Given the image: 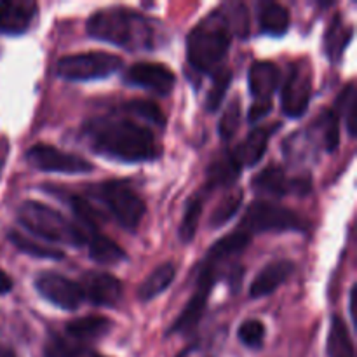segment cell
<instances>
[{
	"mask_svg": "<svg viewBox=\"0 0 357 357\" xmlns=\"http://www.w3.org/2000/svg\"><path fill=\"white\" fill-rule=\"evenodd\" d=\"M82 131L93 152L117 162H152L160 157V146L152 129L119 112L91 119Z\"/></svg>",
	"mask_w": 357,
	"mask_h": 357,
	"instance_id": "1",
	"label": "cell"
},
{
	"mask_svg": "<svg viewBox=\"0 0 357 357\" xmlns=\"http://www.w3.org/2000/svg\"><path fill=\"white\" fill-rule=\"evenodd\" d=\"M89 37L128 51H149L155 47V28L142 13L128 7H105L87 20Z\"/></svg>",
	"mask_w": 357,
	"mask_h": 357,
	"instance_id": "2",
	"label": "cell"
},
{
	"mask_svg": "<svg viewBox=\"0 0 357 357\" xmlns=\"http://www.w3.org/2000/svg\"><path fill=\"white\" fill-rule=\"evenodd\" d=\"M232 37L222 10L204 17L187 37V59L192 68L211 75L222 68L232 45Z\"/></svg>",
	"mask_w": 357,
	"mask_h": 357,
	"instance_id": "3",
	"label": "cell"
},
{
	"mask_svg": "<svg viewBox=\"0 0 357 357\" xmlns=\"http://www.w3.org/2000/svg\"><path fill=\"white\" fill-rule=\"evenodd\" d=\"M17 222L35 237L68 246H84V237L75 222L66 220L58 209L38 201H24L17 209Z\"/></svg>",
	"mask_w": 357,
	"mask_h": 357,
	"instance_id": "4",
	"label": "cell"
},
{
	"mask_svg": "<svg viewBox=\"0 0 357 357\" xmlns=\"http://www.w3.org/2000/svg\"><path fill=\"white\" fill-rule=\"evenodd\" d=\"M94 197L108 209L115 222L128 232L138 230L143 216L146 213V204L131 188L128 181L112 180L103 181L91 188Z\"/></svg>",
	"mask_w": 357,
	"mask_h": 357,
	"instance_id": "5",
	"label": "cell"
},
{
	"mask_svg": "<svg viewBox=\"0 0 357 357\" xmlns=\"http://www.w3.org/2000/svg\"><path fill=\"white\" fill-rule=\"evenodd\" d=\"M239 227L253 236L264 232H305L309 223L298 213L284 206L271 201H255L248 206Z\"/></svg>",
	"mask_w": 357,
	"mask_h": 357,
	"instance_id": "6",
	"label": "cell"
},
{
	"mask_svg": "<svg viewBox=\"0 0 357 357\" xmlns=\"http://www.w3.org/2000/svg\"><path fill=\"white\" fill-rule=\"evenodd\" d=\"M122 65L124 61L117 54L89 51L61 58L56 65V73L61 79L72 80V82H87V80L107 79V77L117 73Z\"/></svg>",
	"mask_w": 357,
	"mask_h": 357,
	"instance_id": "7",
	"label": "cell"
},
{
	"mask_svg": "<svg viewBox=\"0 0 357 357\" xmlns=\"http://www.w3.org/2000/svg\"><path fill=\"white\" fill-rule=\"evenodd\" d=\"M218 279L220 268L215 267L211 261L202 260V264L199 265V278L197 282H195L194 295L188 300L187 305L183 307L180 316L173 321L171 328L167 330V335H187L192 333L199 326L201 319L204 317L206 309H208L209 296H211V291Z\"/></svg>",
	"mask_w": 357,
	"mask_h": 357,
	"instance_id": "8",
	"label": "cell"
},
{
	"mask_svg": "<svg viewBox=\"0 0 357 357\" xmlns=\"http://www.w3.org/2000/svg\"><path fill=\"white\" fill-rule=\"evenodd\" d=\"M26 162L42 173L87 174L94 169L93 164L75 153L63 152L52 145L38 143L26 150Z\"/></svg>",
	"mask_w": 357,
	"mask_h": 357,
	"instance_id": "9",
	"label": "cell"
},
{
	"mask_svg": "<svg viewBox=\"0 0 357 357\" xmlns=\"http://www.w3.org/2000/svg\"><path fill=\"white\" fill-rule=\"evenodd\" d=\"M38 295L61 310H77L86 298L79 282L54 271H44L37 274L33 281Z\"/></svg>",
	"mask_w": 357,
	"mask_h": 357,
	"instance_id": "10",
	"label": "cell"
},
{
	"mask_svg": "<svg viewBox=\"0 0 357 357\" xmlns=\"http://www.w3.org/2000/svg\"><path fill=\"white\" fill-rule=\"evenodd\" d=\"M124 82L132 87H142L157 96H167L176 86V75L162 63L139 61L129 66L124 73Z\"/></svg>",
	"mask_w": 357,
	"mask_h": 357,
	"instance_id": "11",
	"label": "cell"
},
{
	"mask_svg": "<svg viewBox=\"0 0 357 357\" xmlns=\"http://www.w3.org/2000/svg\"><path fill=\"white\" fill-rule=\"evenodd\" d=\"M310 98H312V77H310L307 66H303L302 63H296L289 70V75L286 77V82L282 86V114L289 119L302 117L309 108Z\"/></svg>",
	"mask_w": 357,
	"mask_h": 357,
	"instance_id": "12",
	"label": "cell"
},
{
	"mask_svg": "<svg viewBox=\"0 0 357 357\" xmlns=\"http://www.w3.org/2000/svg\"><path fill=\"white\" fill-rule=\"evenodd\" d=\"M255 194L265 197H284L288 194L305 195L312 190L310 178H289L282 167L268 166L251 181Z\"/></svg>",
	"mask_w": 357,
	"mask_h": 357,
	"instance_id": "13",
	"label": "cell"
},
{
	"mask_svg": "<svg viewBox=\"0 0 357 357\" xmlns=\"http://www.w3.org/2000/svg\"><path fill=\"white\" fill-rule=\"evenodd\" d=\"M80 288L84 298L94 307H108L114 309L122 298V284L115 275L101 271H89L84 274Z\"/></svg>",
	"mask_w": 357,
	"mask_h": 357,
	"instance_id": "14",
	"label": "cell"
},
{
	"mask_svg": "<svg viewBox=\"0 0 357 357\" xmlns=\"http://www.w3.org/2000/svg\"><path fill=\"white\" fill-rule=\"evenodd\" d=\"M281 124H271V126H257L250 135L246 136L244 142L229 150V155L232 157L234 162L243 169V167H253L264 159L265 152H267L268 139L272 138L275 131Z\"/></svg>",
	"mask_w": 357,
	"mask_h": 357,
	"instance_id": "15",
	"label": "cell"
},
{
	"mask_svg": "<svg viewBox=\"0 0 357 357\" xmlns=\"http://www.w3.org/2000/svg\"><path fill=\"white\" fill-rule=\"evenodd\" d=\"M37 13V2H31V0H3V2H0V33H24L30 28Z\"/></svg>",
	"mask_w": 357,
	"mask_h": 357,
	"instance_id": "16",
	"label": "cell"
},
{
	"mask_svg": "<svg viewBox=\"0 0 357 357\" xmlns=\"http://www.w3.org/2000/svg\"><path fill=\"white\" fill-rule=\"evenodd\" d=\"M295 271V264L289 260H275L265 265L257 278L253 279L250 286V296L251 298H264V296L272 295L275 289L281 288L289 275Z\"/></svg>",
	"mask_w": 357,
	"mask_h": 357,
	"instance_id": "17",
	"label": "cell"
},
{
	"mask_svg": "<svg viewBox=\"0 0 357 357\" xmlns=\"http://www.w3.org/2000/svg\"><path fill=\"white\" fill-rule=\"evenodd\" d=\"M279 80H281V70L272 61H255L250 66L248 84L255 101H272V94L278 89Z\"/></svg>",
	"mask_w": 357,
	"mask_h": 357,
	"instance_id": "18",
	"label": "cell"
},
{
	"mask_svg": "<svg viewBox=\"0 0 357 357\" xmlns=\"http://www.w3.org/2000/svg\"><path fill=\"white\" fill-rule=\"evenodd\" d=\"M114 328V321L105 316H84L79 319L70 321L65 326L63 333L72 338L73 342L87 347L93 342L100 340L108 335Z\"/></svg>",
	"mask_w": 357,
	"mask_h": 357,
	"instance_id": "19",
	"label": "cell"
},
{
	"mask_svg": "<svg viewBox=\"0 0 357 357\" xmlns=\"http://www.w3.org/2000/svg\"><path fill=\"white\" fill-rule=\"evenodd\" d=\"M82 237L84 246H87V250H89L91 260L96 261V264L115 265L121 264V261H124L128 258L126 251L114 239L105 236L100 229L84 230Z\"/></svg>",
	"mask_w": 357,
	"mask_h": 357,
	"instance_id": "20",
	"label": "cell"
},
{
	"mask_svg": "<svg viewBox=\"0 0 357 357\" xmlns=\"http://www.w3.org/2000/svg\"><path fill=\"white\" fill-rule=\"evenodd\" d=\"M250 243H251L250 234H248L244 229H241V227H237L234 232L227 234L225 237H222L218 243H215L211 248H209L204 260L211 261L213 265H216V267L222 271L229 261L236 260L239 255H243L244 250L250 246Z\"/></svg>",
	"mask_w": 357,
	"mask_h": 357,
	"instance_id": "21",
	"label": "cell"
},
{
	"mask_svg": "<svg viewBox=\"0 0 357 357\" xmlns=\"http://www.w3.org/2000/svg\"><path fill=\"white\" fill-rule=\"evenodd\" d=\"M241 174V167L237 166L229 155V152L223 155L216 157L206 169V181H204V192H211L215 188L232 187L236 180Z\"/></svg>",
	"mask_w": 357,
	"mask_h": 357,
	"instance_id": "22",
	"label": "cell"
},
{
	"mask_svg": "<svg viewBox=\"0 0 357 357\" xmlns=\"http://www.w3.org/2000/svg\"><path fill=\"white\" fill-rule=\"evenodd\" d=\"M174 278H176V267L171 261L160 264L155 271L150 272L145 278V281L139 284L138 288V298L142 302H150V300L157 298L162 295L171 284H173Z\"/></svg>",
	"mask_w": 357,
	"mask_h": 357,
	"instance_id": "23",
	"label": "cell"
},
{
	"mask_svg": "<svg viewBox=\"0 0 357 357\" xmlns=\"http://www.w3.org/2000/svg\"><path fill=\"white\" fill-rule=\"evenodd\" d=\"M352 28L345 24L342 16H335L331 23L328 24V30L324 33V54L331 63H338L344 56L345 47L352 38Z\"/></svg>",
	"mask_w": 357,
	"mask_h": 357,
	"instance_id": "24",
	"label": "cell"
},
{
	"mask_svg": "<svg viewBox=\"0 0 357 357\" xmlns=\"http://www.w3.org/2000/svg\"><path fill=\"white\" fill-rule=\"evenodd\" d=\"M291 16L289 10L281 3H265L260 13V30L261 33L271 37H282L289 30Z\"/></svg>",
	"mask_w": 357,
	"mask_h": 357,
	"instance_id": "25",
	"label": "cell"
},
{
	"mask_svg": "<svg viewBox=\"0 0 357 357\" xmlns=\"http://www.w3.org/2000/svg\"><path fill=\"white\" fill-rule=\"evenodd\" d=\"M328 357H354V345H352L351 333L340 316H333L331 319L330 333H328Z\"/></svg>",
	"mask_w": 357,
	"mask_h": 357,
	"instance_id": "26",
	"label": "cell"
},
{
	"mask_svg": "<svg viewBox=\"0 0 357 357\" xmlns=\"http://www.w3.org/2000/svg\"><path fill=\"white\" fill-rule=\"evenodd\" d=\"M7 237H9L10 243H13L21 253L28 255V257L38 258V260H63V258H65V253H63L61 250L44 246V244L37 243L35 239L17 232V230H9Z\"/></svg>",
	"mask_w": 357,
	"mask_h": 357,
	"instance_id": "27",
	"label": "cell"
},
{
	"mask_svg": "<svg viewBox=\"0 0 357 357\" xmlns=\"http://www.w3.org/2000/svg\"><path fill=\"white\" fill-rule=\"evenodd\" d=\"M316 129L319 131L323 149L326 152H335L340 143V119L335 114V110H324L317 121L312 122Z\"/></svg>",
	"mask_w": 357,
	"mask_h": 357,
	"instance_id": "28",
	"label": "cell"
},
{
	"mask_svg": "<svg viewBox=\"0 0 357 357\" xmlns=\"http://www.w3.org/2000/svg\"><path fill=\"white\" fill-rule=\"evenodd\" d=\"M243 201H244V195H243V190H239V188H236L234 192L227 194L225 197L216 204L215 211L211 213L209 223H211L213 229H218V227L227 225V223L237 215V211H239L241 206H243Z\"/></svg>",
	"mask_w": 357,
	"mask_h": 357,
	"instance_id": "29",
	"label": "cell"
},
{
	"mask_svg": "<svg viewBox=\"0 0 357 357\" xmlns=\"http://www.w3.org/2000/svg\"><path fill=\"white\" fill-rule=\"evenodd\" d=\"M202 208H204V202H202L201 194H197L195 197H192L190 201L187 202L183 220H181V225H180V229H178V236H180L181 243L188 244L194 241L195 232H197L199 222H201Z\"/></svg>",
	"mask_w": 357,
	"mask_h": 357,
	"instance_id": "30",
	"label": "cell"
},
{
	"mask_svg": "<svg viewBox=\"0 0 357 357\" xmlns=\"http://www.w3.org/2000/svg\"><path fill=\"white\" fill-rule=\"evenodd\" d=\"M122 114L135 115V117L143 119L149 124L159 126V128H164V124H166V117H164L160 107L150 100L128 101V103L122 105Z\"/></svg>",
	"mask_w": 357,
	"mask_h": 357,
	"instance_id": "31",
	"label": "cell"
},
{
	"mask_svg": "<svg viewBox=\"0 0 357 357\" xmlns=\"http://www.w3.org/2000/svg\"><path fill=\"white\" fill-rule=\"evenodd\" d=\"M86 351L65 333H51L44 345V357H80Z\"/></svg>",
	"mask_w": 357,
	"mask_h": 357,
	"instance_id": "32",
	"label": "cell"
},
{
	"mask_svg": "<svg viewBox=\"0 0 357 357\" xmlns=\"http://www.w3.org/2000/svg\"><path fill=\"white\" fill-rule=\"evenodd\" d=\"M230 82H232V70H229L227 66H222L213 73V84L208 91V98H206V110L209 114L218 110L227 91H229Z\"/></svg>",
	"mask_w": 357,
	"mask_h": 357,
	"instance_id": "33",
	"label": "cell"
},
{
	"mask_svg": "<svg viewBox=\"0 0 357 357\" xmlns=\"http://www.w3.org/2000/svg\"><path fill=\"white\" fill-rule=\"evenodd\" d=\"M335 114L338 115V119H345V126H347V131L351 138L356 136V86L354 84H349L340 94H338L337 100V110Z\"/></svg>",
	"mask_w": 357,
	"mask_h": 357,
	"instance_id": "34",
	"label": "cell"
},
{
	"mask_svg": "<svg viewBox=\"0 0 357 357\" xmlns=\"http://www.w3.org/2000/svg\"><path fill=\"white\" fill-rule=\"evenodd\" d=\"M265 335H267L265 324L258 319L244 321L237 330V338H239L241 344L248 349H253V351L264 347Z\"/></svg>",
	"mask_w": 357,
	"mask_h": 357,
	"instance_id": "35",
	"label": "cell"
},
{
	"mask_svg": "<svg viewBox=\"0 0 357 357\" xmlns=\"http://www.w3.org/2000/svg\"><path fill=\"white\" fill-rule=\"evenodd\" d=\"M241 124V103L239 100H234L227 105L225 112L222 114L218 122V132L222 139H230L236 136Z\"/></svg>",
	"mask_w": 357,
	"mask_h": 357,
	"instance_id": "36",
	"label": "cell"
},
{
	"mask_svg": "<svg viewBox=\"0 0 357 357\" xmlns=\"http://www.w3.org/2000/svg\"><path fill=\"white\" fill-rule=\"evenodd\" d=\"M272 112V101H253L250 107V114H248V122L250 124H257L261 119L267 117Z\"/></svg>",
	"mask_w": 357,
	"mask_h": 357,
	"instance_id": "37",
	"label": "cell"
},
{
	"mask_svg": "<svg viewBox=\"0 0 357 357\" xmlns=\"http://www.w3.org/2000/svg\"><path fill=\"white\" fill-rule=\"evenodd\" d=\"M178 357H211V352L204 344H192L185 351H181Z\"/></svg>",
	"mask_w": 357,
	"mask_h": 357,
	"instance_id": "38",
	"label": "cell"
},
{
	"mask_svg": "<svg viewBox=\"0 0 357 357\" xmlns=\"http://www.w3.org/2000/svg\"><path fill=\"white\" fill-rule=\"evenodd\" d=\"M13 291V279L0 268V296Z\"/></svg>",
	"mask_w": 357,
	"mask_h": 357,
	"instance_id": "39",
	"label": "cell"
},
{
	"mask_svg": "<svg viewBox=\"0 0 357 357\" xmlns=\"http://www.w3.org/2000/svg\"><path fill=\"white\" fill-rule=\"evenodd\" d=\"M0 357H17L16 352L9 347V345L0 344Z\"/></svg>",
	"mask_w": 357,
	"mask_h": 357,
	"instance_id": "40",
	"label": "cell"
},
{
	"mask_svg": "<svg viewBox=\"0 0 357 357\" xmlns=\"http://www.w3.org/2000/svg\"><path fill=\"white\" fill-rule=\"evenodd\" d=\"M93 357H103V356H98V354H96V356H93Z\"/></svg>",
	"mask_w": 357,
	"mask_h": 357,
	"instance_id": "41",
	"label": "cell"
}]
</instances>
